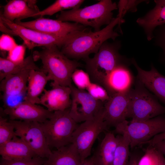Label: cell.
Segmentation results:
<instances>
[{"instance_id": "cell-11", "label": "cell", "mask_w": 165, "mask_h": 165, "mask_svg": "<svg viewBox=\"0 0 165 165\" xmlns=\"http://www.w3.org/2000/svg\"><path fill=\"white\" fill-rule=\"evenodd\" d=\"M70 87L72 101L69 114L77 123L93 119L104 109V103L87 91L72 85Z\"/></svg>"}, {"instance_id": "cell-8", "label": "cell", "mask_w": 165, "mask_h": 165, "mask_svg": "<svg viewBox=\"0 0 165 165\" xmlns=\"http://www.w3.org/2000/svg\"><path fill=\"white\" fill-rule=\"evenodd\" d=\"M0 20L10 29L11 35L20 37L29 49L37 46L46 47L53 45L58 48L62 47L67 42L83 32V31H77L64 36H56L46 34L24 27L9 20L1 14Z\"/></svg>"}, {"instance_id": "cell-6", "label": "cell", "mask_w": 165, "mask_h": 165, "mask_svg": "<svg viewBox=\"0 0 165 165\" xmlns=\"http://www.w3.org/2000/svg\"><path fill=\"white\" fill-rule=\"evenodd\" d=\"M130 92L127 117L133 121H143L165 113V107L146 89L139 80Z\"/></svg>"}, {"instance_id": "cell-40", "label": "cell", "mask_w": 165, "mask_h": 165, "mask_svg": "<svg viewBox=\"0 0 165 165\" xmlns=\"http://www.w3.org/2000/svg\"><path fill=\"white\" fill-rule=\"evenodd\" d=\"M80 165H97L92 156L89 158L86 159L84 162Z\"/></svg>"}, {"instance_id": "cell-7", "label": "cell", "mask_w": 165, "mask_h": 165, "mask_svg": "<svg viewBox=\"0 0 165 165\" xmlns=\"http://www.w3.org/2000/svg\"><path fill=\"white\" fill-rule=\"evenodd\" d=\"M116 132L121 135L125 134L130 141V146L133 148L144 144L155 136L165 132V117L159 116L143 121L127 120L115 127Z\"/></svg>"}, {"instance_id": "cell-37", "label": "cell", "mask_w": 165, "mask_h": 165, "mask_svg": "<svg viewBox=\"0 0 165 165\" xmlns=\"http://www.w3.org/2000/svg\"><path fill=\"white\" fill-rule=\"evenodd\" d=\"M156 29L155 43L161 48L164 58L165 59V24L157 27Z\"/></svg>"}, {"instance_id": "cell-28", "label": "cell", "mask_w": 165, "mask_h": 165, "mask_svg": "<svg viewBox=\"0 0 165 165\" xmlns=\"http://www.w3.org/2000/svg\"><path fill=\"white\" fill-rule=\"evenodd\" d=\"M16 136L15 128L9 120L0 116V146L11 140Z\"/></svg>"}, {"instance_id": "cell-5", "label": "cell", "mask_w": 165, "mask_h": 165, "mask_svg": "<svg viewBox=\"0 0 165 165\" xmlns=\"http://www.w3.org/2000/svg\"><path fill=\"white\" fill-rule=\"evenodd\" d=\"M77 123L70 116L69 109L53 112L49 118L40 123L49 146L56 149L71 143Z\"/></svg>"}, {"instance_id": "cell-23", "label": "cell", "mask_w": 165, "mask_h": 165, "mask_svg": "<svg viewBox=\"0 0 165 165\" xmlns=\"http://www.w3.org/2000/svg\"><path fill=\"white\" fill-rule=\"evenodd\" d=\"M118 141V136L111 132L105 134L93 156L97 165H112Z\"/></svg>"}, {"instance_id": "cell-9", "label": "cell", "mask_w": 165, "mask_h": 165, "mask_svg": "<svg viewBox=\"0 0 165 165\" xmlns=\"http://www.w3.org/2000/svg\"><path fill=\"white\" fill-rule=\"evenodd\" d=\"M108 126L104 119L103 109L94 119L82 122L75 130L71 143L76 148L82 163L90 155L95 140Z\"/></svg>"}, {"instance_id": "cell-39", "label": "cell", "mask_w": 165, "mask_h": 165, "mask_svg": "<svg viewBox=\"0 0 165 165\" xmlns=\"http://www.w3.org/2000/svg\"><path fill=\"white\" fill-rule=\"evenodd\" d=\"M164 138H165V132L155 136L151 140L146 142L145 144H148L151 146Z\"/></svg>"}, {"instance_id": "cell-13", "label": "cell", "mask_w": 165, "mask_h": 165, "mask_svg": "<svg viewBox=\"0 0 165 165\" xmlns=\"http://www.w3.org/2000/svg\"><path fill=\"white\" fill-rule=\"evenodd\" d=\"M130 89L115 94L104 103V119L108 126L115 127L126 120L130 101Z\"/></svg>"}, {"instance_id": "cell-41", "label": "cell", "mask_w": 165, "mask_h": 165, "mask_svg": "<svg viewBox=\"0 0 165 165\" xmlns=\"http://www.w3.org/2000/svg\"><path fill=\"white\" fill-rule=\"evenodd\" d=\"M157 165H165V158L161 153L160 154L159 160Z\"/></svg>"}, {"instance_id": "cell-31", "label": "cell", "mask_w": 165, "mask_h": 165, "mask_svg": "<svg viewBox=\"0 0 165 165\" xmlns=\"http://www.w3.org/2000/svg\"><path fill=\"white\" fill-rule=\"evenodd\" d=\"M72 80L77 87L84 90L91 82L88 74L81 69H77L73 73Z\"/></svg>"}, {"instance_id": "cell-38", "label": "cell", "mask_w": 165, "mask_h": 165, "mask_svg": "<svg viewBox=\"0 0 165 165\" xmlns=\"http://www.w3.org/2000/svg\"><path fill=\"white\" fill-rule=\"evenodd\" d=\"M161 153L165 158V138L152 146Z\"/></svg>"}, {"instance_id": "cell-35", "label": "cell", "mask_w": 165, "mask_h": 165, "mask_svg": "<svg viewBox=\"0 0 165 165\" xmlns=\"http://www.w3.org/2000/svg\"><path fill=\"white\" fill-rule=\"evenodd\" d=\"M26 94L17 95L2 96L5 108H14L25 101Z\"/></svg>"}, {"instance_id": "cell-14", "label": "cell", "mask_w": 165, "mask_h": 165, "mask_svg": "<svg viewBox=\"0 0 165 165\" xmlns=\"http://www.w3.org/2000/svg\"><path fill=\"white\" fill-rule=\"evenodd\" d=\"M3 112L11 120L35 121L40 123L49 118L53 112L38 104L25 101L14 108H5Z\"/></svg>"}, {"instance_id": "cell-17", "label": "cell", "mask_w": 165, "mask_h": 165, "mask_svg": "<svg viewBox=\"0 0 165 165\" xmlns=\"http://www.w3.org/2000/svg\"><path fill=\"white\" fill-rule=\"evenodd\" d=\"M36 2L35 0H10L3 6V12L0 14L13 22L33 17L40 11L36 5Z\"/></svg>"}, {"instance_id": "cell-24", "label": "cell", "mask_w": 165, "mask_h": 165, "mask_svg": "<svg viewBox=\"0 0 165 165\" xmlns=\"http://www.w3.org/2000/svg\"><path fill=\"white\" fill-rule=\"evenodd\" d=\"M44 71H30L25 101L36 104H40L39 97L44 91L49 78Z\"/></svg>"}, {"instance_id": "cell-32", "label": "cell", "mask_w": 165, "mask_h": 165, "mask_svg": "<svg viewBox=\"0 0 165 165\" xmlns=\"http://www.w3.org/2000/svg\"><path fill=\"white\" fill-rule=\"evenodd\" d=\"M160 153L153 147L147 148L138 165H157Z\"/></svg>"}, {"instance_id": "cell-29", "label": "cell", "mask_w": 165, "mask_h": 165, "mask_svg": "<svg viewBox=\"0 0 165 165\" xmlns=\"http://www.w3.org/2000/svg\"><path fill=\"white\" fill-rule=\"evenodd\" d=\"M149 2L147 0H120L117 5L119 13L117 17L123 19V17L128 12H134L137 11V6L143 2Z\"/></svg>"}, {"instance_id": "cell-22", "label": "cell", "mask_w": 165, "mask_h": 165, "mask_svg": "<svg viewBox=\"0 0 165 165\" xmlns=\"http://www.w3.org/2000/svg\"><path fill=\"white\" fill-rule=\"evenodd\" d=\"M81 158L72 143L63 146L51 152L43 165H80Z\"/></svg>"}, {"instance_id": "cell-34", "label": "cell", "mask_w": 165, "mask_h": 165, "mask_svg": "<svg viewBox=\"0 0 165 165\" xmlns=\"http://www.w3.org/2000/svg\"><path fill=\"white\" fill-rule=\"evenodd\" d=\"M26 47L24 45H17L8 52L7 58L13 62H20L24 59Z\"/></svg>"}, {"instance_id": "cell-19", "label": "cell", "mask_w": 165, "mask_h": 165, "mask_svg": "<svg viewBox=\"0 0 165 165\" xmlns=\"http://www.w3.org/2000/svg\"><path fill=\"white\" fill-rule=\"evenodd\" d=\"M154 2V7L136 20L144 29L148 41L154 38L153 33L156 28L165 24V0H155Z\"/></svg>"}, {"instance_id": "cell-26", "label": "cell", "mask_w": 165, "mask_h": 165, "mask_svg": "<svg viewBox=\"0 0 165 165\" xmlns=\"http://www.w3.org/2000/svg\"><path fill=\"white\" fill-rule=\"evenodd\" d=\"M84 2L83 0H57L47 8L35 14L33 16H51L65 9L79 8Z\"/></svg>"}, {"instance_id": "cell-4", "label": "cell", "mask_w": 165, "mask_h": 165, "mask_svg": "<svg viewBox=\"0 0 165 165\" xmlns=\"http://www.w3.org/2000/svg\"><path fill=\"white\" fill-rule=\"evenodd\" d=\"M118 9L116 2L111 0H101L83 8L63 11L57 16L63 22L73 21L85 26H90L94 31L101 30V26L109 24L113 18L112 11Z\"/></svg>"}, {"instance_id": "cell-3", "label": "cell", "mask_w": 165, "mask_h": 165, "mask_svg": "<svg viewBox=\"0 0 165 165\" xmlns=\"http://www.w3.org/2000/svg\"><path fill=\"white\" fill-rule=\"evenodd\" d=\"M120 46L119 42L112 43L106 41L92 58L83 59L86 63V72L92 82L104 88L108 76L111 72L119 65H127L128 60L119 52Z\"/></svg>"}, {"instance_id": "cell-15", "label": "cell", "mask_w": 165, "mask_h": 165, "mask_svg": "<svg viewBox=\"0 0 165 165\" xmlns=\"http://www.w3.org/2000/svg\"><path fill=\"white\" fill-rule=\"evenodd\" d=\"M52 88L44 90L40 98V104L50 112L63 111L70 108L71 104L72 90L69 86L52 82Z\"/></svg>"}, {"instance_id": "cell-42", "label": "cell", "mask_w": 165, "mask_h": 165, "mask_svg": "<svg viewBox=\"0 0 165 165\" xmlns=\"http://www.w3.org/2000/svg\"><path fill=\"white\" fill-rule=\"evenodd\" d=\"M129 165H138L136 161L135 160H132Z\"/></svg>"}, {"instance_id": "cell-21", "label": "cell", "mask_w": 165, "mask_h": 165, "mask_svg": "<svg viewBox=\"0 0 165 165\" xmlns=\"http://www.w3.org/2000/svg\"><path fill=\"white\" fill-rule=\"evenodd\" d=\"M27 70L6 76L0 81V90L5 96L26 94L30 71Z\"/></svg>"}, {"instance_id": "cell-10", "label": "cell", "mask_w": 165, "mask_h": 165, "mask_svg": "<svg viewBox=\"0 0 165 165\" xmlns=\"http://www.w3.org/2000/svg\"><path fill=\"white\" fill-rule=\"evenodd\" d=\"M16 136L21 139L36 155L46 159L51 152L40 123L35 121L10 119Z\"/></svg>"}, {"instance_id": "cell-25", "label": "cell", "mask_w": 165, "mask_h": 165, "mask_svg": "<svg viewBox=\"0 0 165 165\" xmlns=\"http://www.w3.org/2000/svg\"><path fill=\"white\" fill-rule=\"evenodd\" d=\"M32 55H30L22 61L16 63L2 57L0 58V81H1L6 76L16 74L22 71L34 70L44 71L39 68L35 63Z\"/></svg>"}, {"instance_id": "cell-27", "label": "cell", "mask_w": 165, "mask_h": 165, "mask_svg": "<svg viewBox=\"0 0 165 165\" xmlns=\"http://www.w3.org/2000/svg\"><path fill=\"white\" fill-rule=\"evenodd\" d=\"M118 142L115 152L112 165H127L130 141L125 134L118 136Z\"/></svg>"}, {"instance_id": "cell-33", "label": "cell", "mask_w": 165, "mask_h": 165, "mask_svg": "<svg viewBox=\"0 0 165 165\" xmlns=\"http://www.w3.org/2000/svg\"><path fill=\"white\" fill-rule=\"evenodd\" d=\"M46 159L39 156L26 160H6L1 159L0 165H43Z\"/></svg>"}, {"instance_id": "cell-18", "label": "cell", "mask_w": 165, "mask_h": 165, "mask_svg": "<svg viewBox=\"0 0 165 165\" xmlns=\"http://www.w3.org/2000/svg\"><path fill=\"white\" fill-rule=\"evenodd\" d=\"M133 78L126 64L116 67L108 76L104 87L111 97L115 94L130 90Z\"/></svg>"}, {"instance_id": "cell-30", "label": "cell", "mask_w": 165, "mask_h": 165, "mask_svg": "<svg viewBox=\"0 0 165 165\" xmlns=\"http://www.w3.org/2000/svg\"><path fill=\"white\" fill-rule=\"evenodd\" d=\"M86 90L94 98L104 103L107 101L111 97L103 86L96 83L91 82Z\"/></svg>"}, {"instance_id": "cell-16", "label": "cell", "mask_w": 165, "mask_h": 165, "mask_svg": "<svg viewBox=\"0 0 165 165\" xmlns=\"http://www.w3.org/2000/svg\"><path fill=\"white\" fill-rule=\"evenodd\" d=\"M132 63L137 70L138 80L165 104V76L152 65L150 71H146L141 68L134 59Z\"/></svg>"}, {"instance_id": "cell-36", "label": "cell", "mask_w": 165, "mask_h": 165, "mask_svg": "<svg viewBox=\"0 0 165 165\" xmlns=\"http://www.w3.org/2000/svg\"><path fill=\"white\" fill-rule=\"evenodd\" d=\"M17 44L11 36L6 34L2 35L0 37V49L3 51L9 52Z\"/></svg>"}, {"instance_id": "cell-20", "label": "cell", "mask_w": 165, "mask_h": 165, "mask_svg": "<svg viewBox=\"0 0 165 165\" xmlns=\"http://www.w3.org/2000/svg\"><path fill=\"white\" fill-rule=\"evenodd\" d=\"M0 155L6 160H29L38 156L21 139L16 136L0 146Z\"/></svg>"}, {"instance_id": "cell-12", "label": "cell", "mask_w": 165, "mask_h": 165, "mask_svg": "<svg viewBox=\"0 0 165 165\" xmlns=\"http://www.w3.org/2000/svg\"><path fill=\"white\" fill-rule=\"evenodd\" d=\"M14 23L44 34L58 36H64L75 31L88 29L86 26L76 23L63 22L42 16L29 21H16Z\"/></svg>"}, {"instance_id": "cell-1", "label": "cell", "mask_w": 165, "mask_h": 165, "mask_svg": "<svg viewBox=\"0 0 165 165\" xmlns=\"http://www.w3.org/2000/svg\"><path fill=\"white\" fill-rule=\"evenodd\" d=\"M124 20L119 17L113 19L105 28L97 31H88L67 42L62 47L61 51L69 58L75 59L89 57L92 53H97L102 44L109 39L113 40L119 35L114 30L117 24L119 27Z\"/></svg>"}, {"instance_id": "cell-2", "label": "cell", "mask_w": 165, "mask_h": 165, "mask_svg": "<svg viewBox=\"0 0 165 165\" xmlns=\"http://www.w3.org/2000/svg\"><path fill=\"white\" fill-rule=\"evenodd\" d=\"M32 56L35 61H41L43 70L47 73L50 80L64 86L70 87L72 85L73 73L82 66L76 61L70 59L54 45L35 51Z\"/></svg>"}]
</instances>
